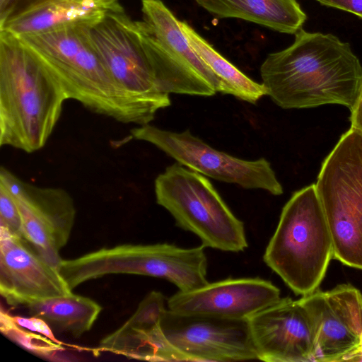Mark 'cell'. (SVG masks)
<instances>
[{"label": "cell", "mask_w": 362, "mask_h": 362, "mask_svg": "<svg viewBox=\"0 0 362 362\" xmlns=\"http://www.w3.org/2000/svg\"><path fill=\"white\" fill-rule=\"evenodd\" d=\"M334 258L362 269V136L349 129L325 158L315 183Z\"/></svg>", "instance_id": "7"}, {"label": "cell", "mask_w": 362, "mask_h": 362, "mask_svg": "<svg viewBox=\"0 0 362 362\" xmlns=\"http://www.w3.org/2000/svg\"><path fill=\"white\" fill-rule=\"evenodd\" d=\"M6 0H0V5L6 2Z\"/></svg>", "instance_id": "29"}, {"label": "cell", "mask_w": 362, "mask_h": 362, "mask_svg": "<svg viewBox=\"0 0 362 362\" xmlns=\"http://www.w3.org/2000/svg\"><path fill=\"white\" fill-rule=\"evenodd\" d=\"M281 298L278 287L260 278H228L187 292L179 291L167 300L168 309L182 314L249 320Z\"/></svg>", "instance_id": "14"}, {"label": "cell", "mask_w": 362, "mask_h": 362, "mask_svg": "<svg viewBox=\"0 0 362 362\" xmlns=\"http://www.w3.org/2000/svg\"><path fill=\"white\" fill-rule=\"evenodd\" d=\"M0 330L9 339L40 356L51 357L64 350L62 344L21 327L14 321L12 315L3 310L0 311Z\"/></svg>", "instance_id": "23"}, {"label": "cell", "mask_w": 362, "mask_h": 362, "mask_svg": "<svg viewBox=\"0 0 362 362\" xmlns=\"http://www.w3.org/2000/svg\"><path fill=\"white\" fill-rule=\"evenodd\" d=\"M17 37L68 100L119 122L146 124L91 47L87 26L68 25Z\"/></svg>", "instance_id": "3"}, {"label": "cell", "mask_w": 362, "mask_h": 362, "mask_svg": "<svg viewBox=\"0 0 362 362\" xmlns=\"http://www.w3.org/2000/svg\"><path fill=\"white\" fill-rule=\"evenodd\" d=\"M260 75L267 95L281 108L341 105L351 110L362 66L349 43L301 28L291 46L267 57Z\"/></svg>", "instance_id": "1"}, {"label": "cell", "mask_w": 362, "mask_h": 362, "mask_svg": "<svg viewBox=\"0 0 362 362\" xmlns=\"http://www.w3.org/2000/svg\"><path fill=\"white\" fill-rule=\"evenodd\" d=\"M135 26L157 84L165 93L211 96L216 88L164 50L152 37L142 21Z\"/></svg>", "instance_id": "20"}, {"label": "cell", "mask_w": 362, "mask_h": 362, "mask_svg": "<svg viewBox=\"0 0 362 362\" xmlns=\"http://www.w3.org/2000/svg\"><path fill=\"white\" fill-rule=\"evenodd\" d=\"M165 298L150 292L134 313L117 330L103 338L99 349L132 359L150 361H185L166 339L160 326Z\"/></svg>", "instance_id": "16"}, {"label": "cell", "mask_w": 362, "mask_h": 362, "mask_svg": "<svg viewBox=\"0 0 362 362\" xmlns=\"http://www.w3.org/2000/svg\"><path fill=\"white\" fill-rule=\"evenodd\" d=\"M40 0H6L0 5V22L32 6Z\"/></svg>", "instance_id": "26"}, {"label": "cell", "mask_w": 362, "mask_h": 362, "mask_svg": "<svg viewBox=\"0 0 362 362\" xmlns=\"http://www.w3.org/2000/svg\"><path fill=\"white\" fill-rule=\"evenodd\" d=\"M68 98L19 39L0 31V144L33 153L51 136Z\"/></svg>", "instance_id": "2"}, {"label": "cell", "mask_w": 362, "mask_h": 362, "mask_svg": "<svg viewBox=\"0 0 362 362\" xmlns=\"http://www.w3.org/2000/svg\"><path fill=\"white\" fill-rule=\"evenodd\" d=\"M95 1H98V0H95Z\"/></svg>", "instance_id": "30"}, {"label": "cell", "mask_w": 362, "mask_h": 362, "mask_svg": "<svg viewBox=\"0 0 362 362\" xmlns=\"http://www.w3.org/2000/svg\"><path fill=\"white\" fill-rule=\"evenodd\" d=\"M313 333V361H352L362 349V293L350 284L302 296Z\"/></svg>", "instance_id": "12"}, {"label": "cell", "mask_w": 362, "mask_h": 362, "mask_svg": "<svg viewBox=\"0 0 362 362\" xmlns=\"http://www.w3.org/2000/svg\"><path fill=\"white\" fill-rule=\"evenodd\" d=\"M333 245L315 183L296 191L284 205L264 254L265 264L296 294L322 282Z\"/></svg>", "instance_id": "4"}, {"label": "cell", "mask_w": 362, "mask_h": 362, "mask_svg": "<svg viewBox=\"0 0 362 362\" xmlns=\"http://www.w3.org/2000/svg\"><path fill=\"white\" fill-rule=\"evenodd\" d=\"M202 245L183 248L168 243L123 244L62 259L59 272L72 291L89 280L111 274L164 279L187 292L207 284V258Z\"/></svg>", "instance_id": "5"}, {"label": "cell", "mask_w": 362, "mask_h": 362, "mask_svg": "<svg viewBox=\"0 0 362 362\" xmlns=\"http://www.w3.org/2000/svg\"><path fill=\"white\" fill-rule=\"evenodd\" d=\"M0 183L14 198L22 220V237L59 270V250L66 245L76 217V208L67 191L27 182L6 168L0 169Z\"/></svg>", "instance_id": "10"}, {"label": "cell", "mask_w": 362, "mask_h": 362, "mask_svg": "<svg viewBox=\"0 0 362 362\" xmlns=\"http://www.w3.org/2000/svg\"><path fill=\"white\" fill-rule=\"evenodd\" d=\"M160 326L169 344L185 361L259 360L248 320L182 314L167 308Z\"/></svg>", "instance_id": "11"}, {"label": "cell", "mask_w": 362, "mask_h": 362, "mask_svg": "<svg viewBox=\"0 0 362 362\" xmlns=\"http://www.w3.org/2000/svg\"><path fill=\"white\" fill-rule=\"evenodd\" d=\"M118 0H40L0 22V31L16 37L68 25L89 26L119 7Z\"/></svg>", "instance_id": "17"}, {"label": "cell", "mask_w": 362, "mask_h": 362, "mask_svg": "<svg viewBox=\"0 0 362 362\" xmlns=\"http://www.w3.org/2000/svg\"><path fill=\"white\" fill-rule=\"evenodd\" d=\"M13 317L14 321L21 327L37 332L56 343L62 344L61 341L55 338L53 330L44 320L34 316L25 317L16 315L13 316Z\"/></svg>", "instance_id": "25"}, {"label": "cell", "mask_w": 362, "mask_h": 362, "mask_svg": "<svg viewBox=\"0 0 362 362\" xmlns=\"http://www.w3.org/2000/svg\"><path fill=\"white\" fill-rule=\"evenodd\" d=\"M320 4L352 13L362 18V0H317Z\"/></svg>", "instance_id": "28"}, {"label": "cell", "mask_w": 362, "mask_h": 362, "mask_svg": "<svg viewBox=\"0 0 362 362\" xmlns=\"http://www.w3.org/2000/svg\"><path fill=\"white\" fill-rule=\"evenodd\" d=\"M201 7L219 18H235L274 30L295 34L307 16L296 0H195Z\"/></svg>", "instance_id": "18"}, {"label": "cell", "mask_w": 362, "mask_h": 362, "mask_svg": "<svg viewBox=\"0 0 362 362\" xmlns=\"http://www.w3.org/2000/svg\"><path fill=\"white\" fill-rule=\"evenodd\" d=\"M71 292L59 270L30 243L0 226V293L8 305H27Z\"/></svg>", "instance_id": "13"}, {"label": "cell", "mask_w": 362, "mask_h": 362, "mask_svg": "<svg viewBox=\"0 0 362 362\" xmlns=\"http://www.w3.org/2000/svg\"><path fill=\"white\" fill-rule=\"evenodd\" d=\"M180 25L194 50L216 77L218 92L253 104L267 95L262 83L250 78L225 59L188 23L180 21Z\"/></svg>", "instance_id": "22"}, {"label": "cell", "mask_w": 362, "mask_h": 362, "mask_svg": "<svg viewBox=\"0 0 362 362\" xmlns=\"http://www.w3.org/2000/svg\"><path fill=\"white\" fill-rule=\"evenodd\" d=\"M0 226L11 234L22 237V220L17 204L8 190L0 183Z\"/></svg>", "instance_id": "24"}, {"label": "cell", "mask_w": 362, "mask_h": 362, "mask_svg": "<svg viewBox=\"0 0 362 362\" xmlns=\"http://www.w3.org/2000/svg\"><path fill=\"white\" fill-rule=\"evenodd\" d=\"M30 316L44 320L54 331L79 337L89 331L102 310L95 300L72 292L28 305Z\"/></svg>", "instance_id": "21"}, {"label": "cell", "mask_w": 362, "mask_h": 362, "mask_svg": "<svg viewBox=\"0 0 362 362\" xmlns=\"http://www.w3.org/2000/svg\"><path fill=\"white\" fill-rule=\"evenodd\" d=\"M91 47L109 74L149 124L170 105L160 90L137 33L135 21L122 6L87 26Z\"/></svg>", "instance_id": "8"}, {"label": "cell", "mask_w": 362, "mask_h": 362, "mask_svg": "<svg viewBox=\"0 0 362 362\" xmlns=\"http://www.w3.org/2000/svg\"><path fill=\"white\" fill-rule=\"evenodd\" d=\"M248 322L259 360L314 362L312 326L299 299L281 298Z\"/></svg>", "instance_id": "15"}, {"label": "cell", "mask_w": 362, "mask_h": 362, "mask_svg": "<svg viewBox=\"0 0 362 362\" xmlns=\"http://www.w3.org/2000/svg\"><path fill=\"white\" fill-rule=\"evenodd\" d=\"M350 112V129L362 136V76L358 86L357 96Z\"/></svg>", "instance_id": "27"}, {"label": "cell", "mask_w": 362, "mask_h": 362, "mask_svg": "<svg viewBox=\"0 0 362 362\" xmlns=\"http://www.w3.org/2000/svg\"><path fill=\"white\" fill-rule=\"evenodd\" d=\"M142 22L156 42L168 54L212 84L218 81L191 46L180 21L161 0H141Z\"/></svg>", "instance_id": "19"}, {"label": "cell", "mask_w": 362, "mask_h": 362, "mask_svg": "<svg viewBox=\"0 0 362 362\" xmlns=\"http://www.w3.org/2000/svg\"><path fill=\"white\" fill-rule=\"evenodd\" d=\"M131 134L134 139L156 146L178 163L204 176L245 189L283 194L281 184L264 158L255 160L236 158L211 147L188 129L175 132L146 124L132 129Z\"/></svg>", "instance_id": "9"}, {"label": "cell", "mask_w": 362, "mask_h": 362, "mask_svg": "<svg viewBox=\"0 0 362 362\" xmlns=\"http://www.w3.org/2000/svg\"><path fill=\"white\" fill-rule=\"evenodd\" d=\"M154 189L157 204L205 247L233 252L247 247L244 223L204 175L176 163L157 176Z\"/></svg>", "instance_id": "6"}]
</instances>
